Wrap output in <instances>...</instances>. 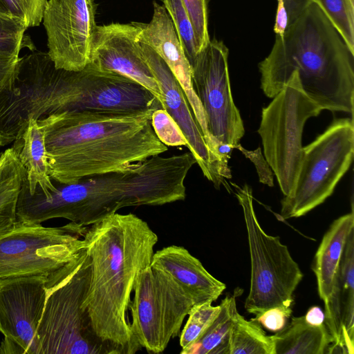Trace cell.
Returning <instances> with one entry per match:
<instances>
[{"instance_id": "obj_36", "label": "cell", "mask_w": 354, "mask_h": 354, "mask_svg": "<svg viewBox=\"0 0 354 354\" xmlns=\"http://www.w3.org/2000/svg\"><path fill=\"white\" fill-rule=\"evenodd\" d=\"M17 64L0 60V89L11 77Z\"/></svg>"}, {"instance_id": "obj_29", "label": "cell", "mask_w": 354, "mask_h": 354, "mask_svg": "<svg viewBox=\"0 0 354 354\" xmlns=\"http://www.w3.org/2000/svg\"><path fill=\"white\" fill-rule=\"evenodd\" d=\"M12 16L21 21L26 28L38 26L48 0H2Z\"/></svg>"}, {"instance_id": "obj_17", "label": "cell", "mask_w": 354, "mask_h": 354, "mask_svg": "<svg viewBox=\"0 0 354 354\" xmlns=\"http://www.w3.org/2000/svg\"><path fill=\"white\" fill-rule=\"evenodd\" d=\"M150 266L173 279L194 305L216 301L226 288L183 246L172 245L153 253Z\"/></svg>"}, {"instance_id": "obj_14", "label": "cell", "mask_w": 354, "mask_h": 354, "mask_svg": "<svg viewBox=\"0 0 354 354\" xmlns=\"http://www.w3.org/2000/svg\"><path fill=\"white\" fill-rule=\"evenodd\" d=\"M140 32L138 22L134 21L97 26L91 40L87 65L133 80L149 90L162 107L163 99L159 85L145 58L138 40Z\"/></svg>"}, {"instance_id": "obj_23", "label": "cell", "mask_w": 354, "mask_h": 354, "mask_svg": "<svg viewBox=\"0 0 354 354\" xmlns=\"http://www.w3.org/2000/svg\"><path fill=\"white\" fill-rule=\"evenodd\" d=\"M230 354H275L272 336L261 325L235 313L229 337Z\"/></svg>"}, {"instance_id": "obj_2", "label": "cell", "mask_w": 354, "mask_h": 354, "mask_svg": "<svg viewBox=\"0 0 354 354\" xmlns=\"http://www.w3.org/2000/svg\"><path fill=\"white\" fill-rule=\"evenodd\" d=\"M91 261V279L84 307L93 329L115 354L142 350L128 317L139 274L150 266L158 238L133 213L112 214L88 227L83 236Z\"/></svg>"}, {"instance_id": "obj_13", "label": "cell", "mask_w": 354, "mask_h": 354, "mask_svg": "<svg viewBox=\"0 0 354 354\" xmlns=\"http://www.w3.org/2000/svg\"><path fill=\"white\" fill-rule=\"evenodd\" d=\"M95 10L93 0H48L43 24L57 68L79 71L88 64Z\"/></svg>"}, {"instance_id": "obj_1", "label": "cell", "mask_w": 354, "mask_h": 354, "mask_svg": "<svg viewBox=\"0 0 354 354\" xmlns=\"http://www.w3.org/2000/svg\"><path fill=\"white\" fill-rule=\"evenodd\" d=\"M196 163L189 151L168 157L156 156L127 168L55 186L48 198L30 194L24 178L18 195L17 220L41 223L62 218L90 226L129 206H159L184 201L185 178Z\"/></svg>"}, {"instance_id": "obj_5", "label": "cell", "mask_w": 354, "mask_h": 354, "mask_svg": "<svg viewBox=\"0 0 354 354\" xmlns=\"http://www.w3.org/2000/svg\"><path fill=\"white\" fill-rule=\"evenodd\" d=\"M46 277V300L36 334L39 354H115L96 335L84 307L91 279L86 250Z\"/></svg>"}, {"instance_id": "obj_10", "label": "cell", "mask_w": 354, "mask_h": 354, "mask_svg": "<svg viewBox=\"0 0 354 354\" xmlns=\"http://www.w3.org/2000/svg\"><path fill=\"white\" fill-rule=\"evenodd\" d=\"M133 292L131 333L142 348L162 353L179 335L194 303L173 279L150 266L139 274Z\"/></svg>"}, {"instance_id": "obj_22", "label": "cell", "mask_w": 354, "mask_h": 354, "mask_svg": "<svg viewBox=\"0 0 354 354\" xmlns=\"http://www.w3.org/2000/svg\"><path fill=\"white\" fill-rule=\"evenodd\" d=\"M241 294L235 290L220 304L218 315L206 331L192 345L182 349L181 354H230L229 337L234 315L237 311L236 298Z\"/></svg>"}, {"instance_id": "obj_21", "label": "cell", "mask_w": 354, "mask_h": 354, "mask_svg": "<svg viewBox=\"0 0 354 354\" xmlns=\"http://www.w3.org/2000/svg\"><path fill=\"white\" fill-rule=\"evenodd\" d=\"M25 173L12 147L0 155V235L17 221V202Z\"/></svg>"}, {"instance_id": "obj_6", "label": "cell", "mask_w": 354, "mask_h": 354, "mask_svg": "<svg viewBox=\"0 0 354 354\" xmlns=\"http://www.w3.org/2000/svg\"><path fill=\"white\" fill-rule=\"evenodd\" d=\"M236 187L248 234L251 279L245 302L247 312L255 315L279 306H291L293 292L303 278L297 263L279 236L268 234L257 218L252 189Z\"/></svg>"}, {"instance_id": "obj_12", "label": "cell", "mask_w": 354, "mask_h": 354, "mask_svg": "<svg viewBox=\"0 0 354 354\" xmlns=\"http://www.w3.org/2000/svg\"><path fill=\"white\" fill-rule=\"evenodd\" d=\"M42 275L0 278V353L39 354L36 334L47 296Z\"/></svg>"}, {"instance_id": "obj_33", "label": "cell", "mask_w": 354, "mask_h": 354, "mask_svg": "<svg viewBox=\"0 0 354 354\" xmlns=\"http://www.w3.org/2000/svg\"><path fill=\"white\" fill-rule=\"evenodd\" d=\"M288 25V16L283 0H277L274 31L277 36L283 37Z\"/></svg>"}, {"instance_id": "obj_8", "label": "cell", "mask_w": 354, "mask_h": 354, "mask_svg": "<svg viewBox=\"0 0 354 354\" xmlns=\"http://www.w3.org/2000/svg\"><path fill=\"white\" fill-rule=\"evenodd\" d=\"M354 154L353 118L335 120L303 156L295 186L281 201V217L305 215L324 202L349 169Z\"/></svg>"}, {"instance_id": "obj_16", "label": "cell", "mask_w": 354, "mask_h": 354, "mask_svg": "<svg viewBox=\"0 0 354 354\" xmlns=\"http://www.w3.org/2000/svg\"><path fill=\"white\" fill-rule=\"evenodd\" d=\"M331 344L326 353H354V230L346 241L332 293L324 304Z\"/></svg>"}, {"instance_id": "obj_34", "label": "cell", "mask_w": 354, "mask_h": 354, "mask_svg": "<svg viewBox=\"0 0 354 354\" xmlns=\"http://www.w3.org/2000/svg\"><path fill=\"white\" fill-rule=\"evenodd\" d=\"M288 16V24L298 18L307 7L312 3V0H283Z\"/></svg>"}, {"instance_id": "obj_11", "label": "cell", "mask_w": 354, "mask_h": 354, "mask_svg": "<svg viewBox=\"0 0 354 354\" xmlns=\"http://www.w3.org/2000/svg\"><path fill=\"white\" fill-rule=\"evenodd\" d=\"M228 55L223 41L210 39L190 66L193 88L202 105L210 136L220 146L234 149L245 129L232 95Z\"/></svg>"}, {"instance_id": "obj_27", "label": "cell", "mask_w": 354, "mask_h": 354, "mask_svg": "<svg viewBox=\"0 0 354 354\" xmlns=\"http://www.w3.org/2000/svg\"><path fill=\"white\" fill-rule=\"evenodd\" d=\"M170 17L189 64L198 53L193 26L181 0H162Z\"/></svg>"}, {"instance_id": "obj_37", "label": "cell", "mask_w": 354, "mask_h": 354, "mask_svg": "<svg viewBox=\"0 0 354 354\" xmlns=\"http://www.w3.org/2000/svg\"><path fill=\"white\" fill-rule=\"evenodd\" d=\"M0 19H15L8 12L2 0H0Z\"/></svg>"}, {"instance_id": "obj_3", "label": "cell", "mask_w": 354, "mask_h": 354, "mask_svg": "<svg viewBox=\"0 0 354 354\" xmlns=\"http://www.w3.org/2000/svg\"><path fill=\"white\" fill-rule=\"evenodd\" d=\"M156 109L131 113L64 111L37 119L49 173L59 184L127 168L168 150L156 135Z\"/></svg>"}, {"instance_id": "obj_4", "label": "cell", "mask_w": 354, "mask_h": 354, "mask_svg": "<svg viewBox=\"0 0 354 354\" xmlns=\"http://www.w3.org/2000/svg\"><path fill=\"white\" fill-rule=\"evenodd\" d=\"M259 69L268 97H274L296 72L305 93L322 110L353 118L354 53L316 3L288 24L283 37L276 35Z\"/></svg>"}, {"instance_id": "obj_35", "label": "cell", "mask_w": 354, "mask_h": 354, "mask_svg": "<svg viewBox=\"0 0 354 354\" xmlns=\"http://www.w3.org/2000/svg\"><path fill=\"white\" fill-rule=\"evenodd\" d=\"M306 321L312 325H321L324 323V313L318 306H313L304 315Z\"/></svg>"}, {"instance_id": "obj_15", "label": "cell", "mask_w": 354, "mask_h": 354, "mask_svg": "<svg viewBox=\"0 0 354 354\" xmlns=\"http://www.w3.org/2000/svg\"><path fill=\"white\" fill-rule=\"evenodd\" d=\"M152 19L148 24L138 22V40L151 47L169 66L185 93L195 118L207 140H211L202 105L192 86L191 66L166 9L153 2Z\"/></svg>"}, {"instance_id": "obj_24", "label": "cell", "mask_w": 354, "mask_h": 354, "mask_svg": "<svg viewBox=\"0 0 354 354\" xmlns=\"http://www.w3.org/2000/svg\"><path fill=\"white\" fill-rule=\"evenodd\" d=\"M322 10L354 53V0H312Z\"/></svg>"}, {"instance_id": "obj_31", "label": "cell", "mask_w": 354, "mask_h": 354, "mask_svg": "<svg viewBox=\"0 0 354 354\" xmlns=\"http://www.w3.org/2000/svg\"><path fill=\"white\" fill-rule=\"evenodd\" d=\"M291 314V306H279L268 308L252 319L267 330L277 333L286 326Z\"/></svg>"}, {"instance_id": "obj_30", "label": "cell", "mask_w": 354, "mask_h": 354, "mask_svg": "<svg viewBox=\"0 0 354 354\" xmlns=\"http://www.w3.org/2000/svg\"><path fill=\"white\" fill-rule=\"evenodd\" d=\"M181 1L193 26L199 53L210 41L208 32L207 0Z\"/></svg>"}, {"instance_id": "obj_26", "label": "cell", "mask_w": 354, "mask_h": 354, "mask_svg": "<svg viewBox=\"0 0 354 354\" xmlns=\"http://www.w3.org/2000/svg\"><path fill=\"white\" fill-rule=\"evenodd\" d=\"M221 310L220 304L214 306L212 302L194 305L188 313V319L179 339L180 346L184 349L195 342L209 328Z\"/></svg>"}, {"instance_id": "obj_9", "label": "cell", "mask_w": 354, "mask_h": 354, "mask_svg": "<svg viewBox=\"0 0 354 354\" xmlns=\"http://www.w3.org/2000/svg\"><path fill=\"white\" fill-rule=\"evenodd\" d=\"M87 227L71 221L44 227L17 220L0 235V278L52 274L85 249Z\"/></svg>"}, {"instance_id": "obj_25", "label": "cell", "mask_w": 354, "mask_h": 354, "mask_svg": "<svg viewBox=\"0 0 354 354\" xmlns=\"http://www.w3.org/2000/svg\"><path fill=\"white\" fill-rule=\"evenodd\" d=\"M24 24L17 19H0V59L17 62L20 50L28 48L35 51L30 37L24 34Z\"/></svg>"}, {"instance_id": "obj_20", "label": "cell", "mask_w": 354, "mask_h": 354, "mask_svg": "<svg viewBox=\"0 0 354 354\" xmlns=\"http://www.w3.org/2000/svg\"><path fill=\"white\" fill-rule=\"evenodd\" d=\"M272 336L275 354H324L332 342L324 323L310 324L304 316L292 317Z\"/></svg>"}, {"instance_id": "obj_18", "label": "cell", "mask_w": 354, "mask_h": 354, "mask_svg": "<svg viewBox=\"0 0 354 354\" xmlns=\"http://www.w3.org/2000/svg\"><path fill=\"white\" fill-rule=\"evenodd\" d=\"M354 230V214L343 215L333 221L324 235L314 259L315 274L320 299L326 304L333 291L335 279L350 233Z\"/></svg>"}, {"instance_id": "obj_32", "label": "cell", "mask_w": 354, "mask_h": 354, "mask_svg": "<svg viewBox=\"0 0 354 354\" xmlns=\"http://www.w3.org/2000/svg\"><path fill=\"white\" fill-rule=\"evenodd\" d=\"M234 149L240 150L246 158H249L254 163L261 183L269 187L273 186V172L263 157L260 147H258L254 151H249L243 148L239 143L234 146Z\"/></svg>"}, {"instance_id": "obj_7", "label": "cell", "mask_w": 354, "mask_h": 354, "mask_svg": "<svg viewBox=\"0 0 354 354\" xmlns=\"http://www.w3.org/2000/svg\"><path fill=\"white\" fill-rule=\"evenodd\" d=\"M322 111L304 91L296 72L262 109L258 133L266 160L284 196L290 195L295 186L302 160L304 124Z\"/></svg>"}, {"instance_id": "obj_28", "label": "cell", "mask_w": 354, "mask_h": 354, "mask_svg": "<svg viewBox=\"0 0 354 354\" xmlns=\"http://www.w3.org/2000/svg\"><path fill=\"white\" fill-rule=\"evenodd\" d=\"M151 122L156 135L163 144L167 147H187V141L180 127L164 109L154 110Z\"/></svg>"}, {"instance_id": "obj_19", "label": "cell", "mask_w": 354, "mask_h": 354, "mask_svg": "<svg viewBox=\"0 0 354 354\" xmlns=\"http://www.w3.org/2000/svg\"><path fill=\"white\" fill-rule=\"evenodd\" d=\"M12 148L25 169L24 179L29 192L37 190L44 198H48L56 187L51 182L44 135L37 120L28 121L14 141Z\"/></svg>"}]
</instances>
